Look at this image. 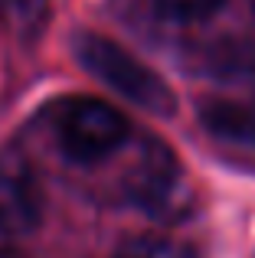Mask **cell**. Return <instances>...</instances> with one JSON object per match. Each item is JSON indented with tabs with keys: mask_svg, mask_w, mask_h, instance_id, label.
<instances>
[{
	"mask_svg": "<svg viewBox=\"0 0 255 258\" xmlns=\"http://www.w3.org/2000/svg\"><path fill=\"white\" fill-rule=\"evenodd\" d=\"M76 59L82 62L85 72L105 82L111 92H118L131 105L144 108L151 114H170L173 111V92L154 69H147L134 52L118 46L115 39L98 36V33H79L76 43Z\"/></svg>",
	"mask_w": 255,
	"mask_h": 258,
	"instance_id": "1",
	"label": "cell"
},
{
	"mask_svg": "<svg viewBox=\"0 0 255 258\" xmlns=\"http://www.w3.org/2000/svg\"><path fill=\"white\" fill-rule=\"evenodd\" d=\"M56 138L69 160L95 164L128 141V121L102 98H72L56 114Z\"/></svg>",
	"mask_w": 255,
	"mask_h": 258,
	"instance_id": "2",
	"label": "cell"
},
{
	"mask_svg": "<svg viewBox=\"0 0 255 258\" xmlns=\"http://www.w3.org/2000/svg\"><path fill=\"white\" fill-rule=\"evenodd\" d=\"M43 216V193L30 160L17 151H0V239L33 232Z\"/></svg>",
	"mask_w": 255,
	"mask_h": 258,
	"instance_id": "3",
	"label": "cell"
},
{
	"mask_svg": "<svg viewBox=\"0 0 255 258\" xmlns=\"http://www.w3.org/2000/svg\"><path fill=\"white\" fill-rule=\"evenodd\" d=\"M200 121H203L216 138L255 147V108L216 101V105H206L203 111H200Z\"/></svg>",
	"mask_w": 255,
	"mask_h": 258,
	"instance_id": "4",
	"label": "cell"
},
{
	"mask_svg": "<svg viewBox=\"0 0 255 258\" xmlns=\"http://www.w3.org/2000/svg\"><path fill=\"white\" fill-rule=\"evenodd\" d=\"M49 20V0H0V23L20 39H36Z\"/></svg>",
	"mask_w": 255,
	"mask_h": 258,
	"instance_id": "5",
	"label": "cell"
},
{
	"mask_svg": "<svg viewBox=\"0 0 255 258\" xmlns=\"http://www.w3.org/2000/svg\"><path fill=\"white\" fill-rule=\"evenodd\" d=\"M115 258H200V252L167 235H134L124 245H118Z\"/></svg>",
	"mask_w": 255,
	"mask_h": 258,
	"instance_id": "6",
	"label": "cell"
},
{
	"mask_svg": "<svg viewBox=\"0 0 255 258\" xmlns=\"http://www.w3.org/2000/svg\"><path fill=\"white\" fill-rule=\"evenodd\" d=\"M157 10L170 20H203L223 7V0H154Z\"/></svg>",
	"mask_w": 255,
	"mask_h": 258,
	"instance_id": "7",
	"label": "cell"
}]
</instances>
